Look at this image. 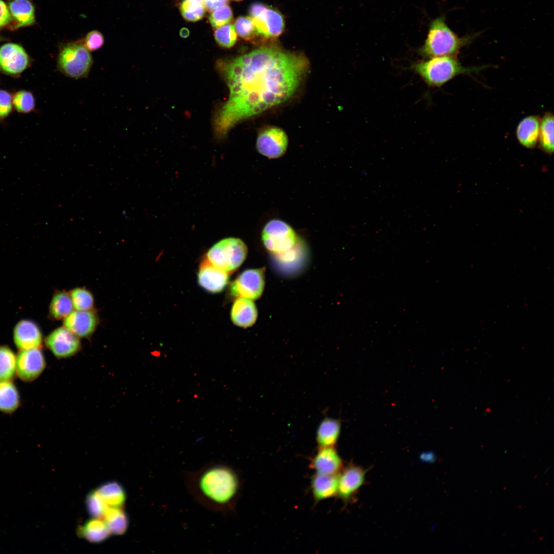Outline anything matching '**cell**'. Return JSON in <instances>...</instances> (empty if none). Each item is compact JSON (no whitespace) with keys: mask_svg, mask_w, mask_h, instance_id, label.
<instances>
[{"mask_svg":"<svg viewBox=\"0 0 554 554\" xmlns=\"http://www.w3.org/2000/svg\"><path fill=\"white\" fill-rule=\"evenodd\" d=\"M229 272L217 267L205 259L197 273L199 285L206 291L212 293L222 291L229 281Z\"/></svg>","mask_w":554,"mask_h":554,"instance_id":"obj_14","label":"cell"},{"mask_svg":"<svg viewBox=\"0 0 554 554\" xmlns=\"http://www.w3.org/2000/svg\"><path fill=\"white\" fill-rule=\"evenodd\" d=\"M340 432V423L335 419L326 418L320 424L316 432V442L321 447H333Z\"/></svg>","mask_w":554,"mask_h":554,"instance_id":"obj_23","label":"cell"},{"mask_svg":"<svg viewBox=\"0 0 554 554\" xmlns=\"http://www.w3.org/2000/svg\"><path fill=\"white\" fill-rule=\"evenodd\" d=\"M232 17L231 8L224 5L213 11L209 16V21L211 26L216 28L229 23Z\"/></svg>","mask_w":554,"mask_h":554,"instance_id":"obj_37","label":"cell"},{"mask_svg":"<svg viewBox=\"0 0 554 554\" xmlns=\"http://www.w3.org/2000/svg\"><path fill=\"white\" fill-rule=\"evenodd\" d=\"M8 8L17 27L29 26L34 22V8L29 0H12Z\"/></svg>","mask_w":554,"mask_h":554,"instance_id":"obj_24","label":"cell"},{"mask_svg":"<svg viewBox=\"0 0 554 554\" xmlns=\"http://www.w3.org/2000/svg\"><path fill=\"white\" fill-rule=\"evenodd\" d=\"M288 144V137L281 128L268 127L258 136L256 147L258 152L269 159H277L286 152Z\"/></svg>","mask_w":554,"mask_h":554,"instance_id":"obj_11","label":"cell"},{"mask_svg":"<svg viewBox=\"0 0 554 554\" xmlns=\"http://www.w3.org/2000/svg\"><path fill=\"white\" fill-rule=\"evenodd\" d=\"M262 240L265 248L275 253H283L295 244L297 237L294 229L281 220L273 219L264 226Z\"/></svg>","mask_w":554,"mask_h":554,"instance_id":"obj_7","label":"cell"},{"mask_svg":"<svg viewBox=\"0 0 554 554\" xmlns=\"http://www.w3.org/2000/svg\"><path fill=\"white\" fill-rule=\"evenodd\" d=\"M14 343L20 350L40 348L42 335L38 327L29 320L19 321L13 331Z\"/></svg>","mask_w":554,"mask_h":554,"instance_id":"obj_16","label":"cell"},{"mask_svg":"<svg viewBox=\"0 0 554 554\" xmlns=\"http://www.w3.org/2000/svg\"><path fill=\"white\" fill-rule=\"evenodd\" d=\"M540 123V118L536 115L528 116L520 121L516 135L522 145L527 148L535 147L539 139Z\"/></svg>","mask_w":554,"mask_h":554,"instance_id":"obj_20","label":"cell"},{"mask_svg":"<svg viewBox=\"0 0 554 554\" xmlns=\"http://www.w3.org/2000/svg\"><path fill=\"white\" fill-rule=\"evenodd\" d=\"M365 471L360 467L350 465L338 474L337 493L345 501L349 499L363 484Z\"/></svg>","mask_w":554,"mask_h":554,"instance_id":"obj_17","label":"cell"},{"mask_svg":"<svg viewBox=\"0 0 554 554\" xmlns=\"http://www.w3.org/2000/svg\"><path fill=\"white\" fill-rule=\"evenodd\" d=\"M48 349L57 358H66L76 353L81 348L78 337L65 327L54 330L46 338Z\"/></svg>","mask_w":554,"mask_h":554,"instance_id":"obj_13","label":"cell"},{"mask_svg":"<svg viewBox=\"0 0 554 554\" xmlns=\"http://www.w3.org/2000/svg\"><path fill=\"white\" fill-rule=\"evenodd\" d=\"M250 14L259 34L271 38L282 33L284 21L282 14L276 10L262 4L254 3L250 6Z\"/></svg>","mask_w":554,"mask_h":554,"instance_id":"obj_8","label":"cell"},{"mask_svg":"<svg viewBox=\"0 0 554 554\" xmlns=\"http://www.w3.org/2000/svg\"><path fill=\"white\" fill-rule=\"evenodd\" d=\"M183 477L189 493L201 505L224 515L235 512L242 487L235 468L213 462L198 470L184 472Z\"/></svg>","mask_w":554,"mask_h":554,"instance_id":"obj_2","label":"cell"},{"mask_svg":"<svg viewBox=\"0 0 554 554\" xmlns=\"http://www.w3.org/2000/svg\"><path fill=\"white\" fill-rule=\"evenodd\" d=\"M13 107L12 95L9 92L0 89V119L8 116Z\"/></svg>","mask_w":554,"mask_h":554,"instance_id":"obj_39","label":"cell"},{"mask_svg":"<svg viewBox=\"0 0 554 554\" xmlns=\"http://www.w3.org/2000/svg\"><path fill=\"white\" fill-rule=\"evenodd\" d=\"M217 65L229 90L214 120L215 135L221 139L240 122L288 100L307 72L308 62L303 54L265 47Z\"/></svg>","mask_w":554,"mask_h":554,"instance_id":"obj_1","label":"cell"},{"mask_svg":"<svg viewBox=\"0 0 554 554\" xmlns=\"http://www.w3.org/2000/svg\"><path fill=\"white\" fill-rule=\"evenodd\" d=\"M16 355L6 346H0V381H11L16 373Z\"/></svg>","mask_w":554,"mask_h":554,"instance_id":"obj_30","label":"cell"},{"mask_svg":"<svg viewBox=\"0 0 554 554\" xmlns=\"http://www.w3.org/2000/svg\"><path fill=\"white\" fill-rule=\"evenodd\" d=\"M180 9L184 18L192 22L202 18L205 12V9L201 1L185 0L181 4Z\"/></svg>","mask_w":554,"mask_h":554,"instance_id":"obj_33","label":"cell"},{"mask_svg":"<svg viewBox=\"0 0 554 554\" xmlns=\"http://www.w3.org/2000/svg\"><path fill=\"white\" fill-rule=\"evenodd\" d=\"M30 64V58L22 46L8 43L0 47V71L3 73L16 77Z\"/></svg>","mask_w":554,"mask_h":554,"instance_id":"obj_10","label":"cell"},{"mask_svg":"<svg viewBox=\"0 0 554 554\" xmlns=\"http://www.w3.org/2000/svg\"><path fill=\"white\" fill-rule=\"evenodd\" d=\"M230 316L234 325L243 328L250 327L257 319L256 306L252 300L238 298L232 306Z\"/></svg>","mask_w":554,"mask_h":554,"instance_id":"obj_19","label":"cell"},{"mask_svg":"<svg viewBox=\"0 0 554 554\" xmlns=\"http://www.w3.org/2000/svg\"><path fill=\"white\" fill-rule=\"evenodd\" d=\"M247 252V247L242 240L227 238L214 244L207 252L205 259L214 266L229 273L243 264Z\"/></svg>","mask_w":554,"mask_h":554,"instance_id":"obj_6","label":"cell"},{"mask_svg":"<svg viewBox=\"0 0 554 554\" xmlns=\"http://www.w3.org/2000/svg\"><path fill=\"white\" fill-rule=\"evenodd\" d=\"M189 1H200V0H189Z\"/></svg>","mask_w":554,"mask_h":554,"instance_id":"obj_42","label":"cell"},{"mask_svg":"<svg viewBox=\"0 0 554 554\" xmlns=\"http://www.w3.org/2000/svg\"><path fill=\"white\" fill-rule=\"evenodd\" d=\"M46 362L39 348L21 350L16 355V373L25 382H31L44 371Z\"/></svg>","mask_w":554,"mask_h":554,"instance_id":"obj_12","label":"cell"},{"mask_svg":"<svg viewBox=\"0 0 554 554\" xmlns=\"http://www.w3.org/2000/svg\"><path fill=\"white\" fill-rule=\"evenodd\" d=\"M11 19V16L8 7L2 0H0V28L9 23Z\"/></svg>","mask_w":554,"mask_h":554,"instance_id":"obj_40","label":"cell"},{"mask_svg":"<svg viewBox=\"0 0 554 554\" xmlns=\"http://www.w3.org/2000/svg\"><path fill=\"white\" fill-rule=\"evenodd\" d=\"M540 146L545 152L551 154L553 152V116L550 112L541 119L539 139Z\"/></svg>","mask_w":554,"mask_h":554,"instance_id":"obj_29","label":"cell"},{"mask_svg":"<svg viewBox=\"0 0 554 554\" xmlns=\"http://www.w3.org/2000/svg\"><path fill=\"white\" fill-rule=\"evenodd\" d=\"M88 512L93 518H102L108 506L101 499L96 490L90 492L86 498Z\"/></svg>","mask_w":554,"mask_h":554,"instance_id":"obj_36","label":"cell"},{"mask_svg":"<svg viewBox=\"0 0 554 554\" xmlns=\"http://www.w3.org/2000/svg\"><path fill=\"white\" fill-rule=\"evenodd\" d=\"M12 104L13 108L18 112L29 113L35 108L34 97L30 91L19 90L12 95Z\"/></svg>","mask_w":554,"mask_h":554,"instance_id":"obj_31","label":"cell"},{"mask_svg":"<svg viewBox=\"0 0 554 554\" xmlns=\"http://www.w3.org/2000/svg\"><path fill=\"white\" fill-rule=\"evenodd\" d=\"M214 37L221 46L227 48H231L236 41V32L234 26L226 24L217 28L214 32Z\"/></svg>","mask_w":554,"mask_h":554,"instance_id":"obj_34","label":"cell"},{"mask_svg":"<svg viewBox=\"0 0 554 554\" xmlns=\"http://www.w3.org/2000/svg\"><path fill=\"white\" fill-rule=\"evenodd\" d=\"M74 308L77 310H91L94 305L92 293L83 288H76L70 293Z\"/></svg>","mask_w":554,"mask_h":554,"instance_id":"obj_32","label":"cell"},{"mask_svg":"<svg viewBox=\"0 0 554 554\" xmlns=\"http://www.w3.org/2000/svg\"><path fill=\"white\" fill-rule=\"evenodd\" d=\"M93 58L83 40L67 43L61 46L57 60L58 70L66 76L79 79L89 75Z\"/></svg>","mask_w":554,"mask_h":554,"instance_id":"obj_5","label":"cell"},{"mask_svg":"<svg viewBox=\"0 0 554 554\" xmlns=\"http://www.w3.org/2000/svg\"><path fill=\"white\" fill-rule=\"evenodd\" d=\"M311 467L316 473L337 475L341 471L343 463L333 447H321L312 459Z\"/></svg>","mask_w":554,"mask_h":554,"instance_id":"obj_18","label":"cell"},{"mask_svg":"<svg viewBox=\"0 0 554 554\" xmlns=\"http://www.w3.org/2000/svg\"><path fill=\"white\" fill-rule=\"evenodd\" d=\"M83 42L89 51H94L98 50L104 45L105 39L101 32L93 30L86 35Z\"/></svg>","mask_w":554,"mask_h":554,"instance_id":"obj_38","label":"cell"},{"mask_svg":"<svg viewBox=\"0 0 554 554\" xmlns=\"http://www.w3.org/2000/svg\"><path fill=\"white\" fill-rule=\"evenodd\" d=\"M485 67H464L456 56H448L429 58L412 65V69L431 87H441L457 75L477 72Z\"/></svg>","mask_w":554,"mask_h":554,"instance_id":"obj_3","label":"cell"},{"mask_svg":"<svg viewBox=\"0 0 554 554\" xmlns=\"http://www.w3.org/2000/svg\"><path fill=\"white\" fill-rule=\"evenodd\" d=\"M234 27L238 35L246 40H250L259 34L252 18L241 16L235 22Z\"/></svg>","mask_w":554,"mask_h":554,"instance_id":"obj_35","label":"cell"},{"mask_svg":"<svg viewBox=\"0 0 554 554\" xmlns=\"http://www.w3.org/2000/svg\"><path fill=\"white\" fill-rule=\"evenodd\" d=\"M73 308L70 293L65 291H58L53 296L49 306V311L53 318L60 320L68 315Z\"/></svg>","mask_w":554,"mask_h":554,"instance_id":"obj_28","label":"cell"},{"mask_svg":"<svg viewBox=\"0 0 554 554\" xmlns=\"http://www.w3.org/2000/svg\"><path fill=\"white\" fill-rule=\"evenodd\" d=\"M103 519L111 533L116 535H123L127 529L128 517L121 507H108L104 514Z\"/></svg>","mask_w":554,"mask_h":554,"instance_id":"obj_27","label":"cell"},{"mask_svg":"<svg viewBox=\"0 0 554 554\" xmlns=\"http://www.w3.org/2000/svg\"><path fill=\"white\" fill-rule=\"evenodd\" d=\"M18 391L11 381H0V411L11 413L18 407Z\"/></svg>","mask_w":554,"mask_h":554,"instance_id":"obj_26","label":"cell"},{"mask_svg":"<svg viewBox=\"0 0 554 554\" xmlns=\"http://www.w3.org/2000/svg\"><path fill=\"white\" fill-rule=\"evenodd\" d=\"M467 41L459 38L446 25L443 17H439L431 22L427 38L419 52L428 58L456 56Z\"/></svg>","mask_w":554,"mask_h":554,"instance_id":"obj_4","label":"cell"},{"mask_svg":"<svg viewBox=\"0 0 554 554\" xmlns=\"http://www.w3.org/2000/svg\"><path fill=\"white\" fill-rule=\"evenodd\" d=\"M98 318L91 310H74L64 319V325L78 338H87L94 331Z\"/></svg>","mask_w":554,"mask_h":554,"instance_id":"obj_15","label":"cell"},{"mask_svg":"<svg viewBox=\"0 0 554 554\" xmlns=\"http://www.w3.org/2000/svg\"><path fill=\"white\" fill-rule=\"evenodd\" d=\"M111 532L102 518H93L78 528V535L92 543H100L108 538Z\"/></svg>","mask_w":554,"mask_h":554,"instance_id":"obj_22","label":"cell"},{"mask_svg":"<svg viewBox=\"0 0 554 554\" xmlns=\"http://www.w3.org/2000/svg\"><path fill=\"white\" fill-rule=\"evenodd\" d=\"M265 286L264 269H249L242 272L230 285L233 297L257 300L262 295Z\"/></svg>","mask_w":554,"mask_h":554,"instance_id":"obj_9","label":"cell"},{"mask_svg":"<svg viewBox=\"0 0 554 554\" xmlns=\"http://www.w3.org/2000/svg\"><path fill=\"white\" fill-rule=\"evenodd\" d=\"M234 1H241V0H234Z\"/></svg>","mask_w":554,"mask_h":554,"instance_id":"obj_43","label":"cell"},{"mask_svg":"<svg viewBox=\"0 0 554 554\" xmlns=\"http://www.w3.org/2000/svg\"><path fill=\"white\" fill-rule=\"evenodd\" d=\"M205 9L208 11L211 12L215 9L226 5L228 0H201Z\"/></svg>","mask_w":554,"mask_h":554,"instance_id":"obj_41","label":"cell"},{"mask_svg":"<svg viewBox=\"0 0 554 554\" xmlns=\"http://www.w3.org/2000/svg\"><path fill=\"white\" fill-rule=\"evenodd\" d=\"M96 491L108 507H122L126 500L125 490L116 482L103 484Z\"/></svg>","mask_w":554,"mask_h":554,"instance_id":"obj_25","label":"cell"},{"mask_svg":"<svg viewBox=\"0 0 554 554\" xmlns=\"http://www.w3.org/2000/svg\"><path fill=\"white\" fill-rule=\"evenodd\" d=\"M338 474L316 473L311 480V489L315 501H319L335 496L338 492Z\"/></svg>","mask_w":554,"mask_h":554,"instance_id":"obj_21","label":"cell"}]
</instances>
